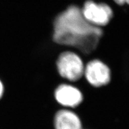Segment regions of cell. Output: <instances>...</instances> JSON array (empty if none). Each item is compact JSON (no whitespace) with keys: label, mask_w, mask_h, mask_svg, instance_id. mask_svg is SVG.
Segmentation results:
<instances>
[{"label":"cell","mask_w":129,"mask_h":129,"mask_svg":"<svg viewBox=\"0 0 129 129\" xmlns=\"http://www.w3.org/2000/svg\"><path fill=\"white\" fill-rule=\"evenodd\" d=\"M114 1L119 5H123L124 4L129 5V0H114Z\"/></svg>","instance_id":"52a82bcc"},{"label":"cell","mask_w":129,"mask_h":129,"mask_svg":"<svg viewBox=\"0 0 129 129\" xmlns=\"http://www.w3.org/2000/svg\"><path fill=\"white\" fill-rule=\"evenodd\" d=\"M81 12L85 19L94 26L106 25L113 15L112 10L107 4H97L91 0L84 3Z\"/></svg>","instance_id":"3957f363"},{"label":"cell","mask_w":129,"mask_h":129,"mask_svg":"<svg viewBox=\"0 0 129 129\" xmlns=\"http://www.w3.org/2000/svg\"><path fill=\"white\" fill-rule=\"evenodd\" d=\"M54 97L59 104L68 107H75L83 101V94L80 90L67 84L59 85L55 90Z\"/></svg>","instance_id":"5b68a950"},{"label":"cell","mask_w":129,"mask_h":129,"mask_svg":"<svg viewBox=\"0 0 129 129\" xmlns=\"http://www.w3.org/2000/svg\"><path fill=\"white\" fill-rule=\"evenodd\" d=\"M55 129H81L80 119L75 113L68 110H60L54 117Z\"/></svg>","instance_id":"8992f818"},{"label":"cell","mask_w":129,"mask_h":129,"mask_svg":"<svg viewBox=\"0 0 129 129\" xmlns=\"http://www.w3.org/2000/svg\"><path fill=\"white\" fill-rule=\"evenodd\" d=\"M84 74L87 81L94 87L108 84L111 80V72L105 64L98 60L90 61L84 69Z\"/></svg>","instance_id":"277c9868"},{"label":"cell","mask_w":129,"mask_h":129,"mask_svg":"<svg viewBox=\"0 0 129 129\" xmlns=\"http://www.w3.org/2000/svg\"><path fill=\"white\" fill-rule=\"evenodd\" d=\"M57 67L60 76L71 81L79 80L84 72V67L80 57L69 51L62 53L59 56Z\"/></svg>","instance_id":"7a4b0ae2"},{"label":"cell","mask_w":129,"mask_h":129,"mask_svg":"<svg viewBox=\"0 0 129 129\" xmlns=\"http://www.w3.org/2000/svg\"><path fill=\"white\" fill-rule=\"evenodd\" d=\"M3 90H4V88H3V84L1 83V82L0 81V98H1V96H2Z\"/></svg>","instance_id":"ba28073f"},{"label":"cell","mask_w":129,"mask_h":129,"mask_svg":"<svg viewBox=\"0 0 129 129\" xmlns=\"http://www.w3.org/2000/svg\"><path fill=\"white\" fill-rule=\"evenodd\" d=\"M102 34V30L88 22L75 6H69L54 21V41L74 47L84 54L96 49Z\"/></svg>","instance_id":"6da1fadb"}]
</instances>
